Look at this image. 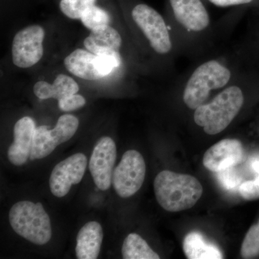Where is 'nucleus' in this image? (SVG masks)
<instances>
[{
    "label": "nucleus",
    "instance_id": "obj_21",
    "mask_svg": "<svg viewBox=\"0 0 259 259\" xmlns=\"http://www.w3.org/2000/svg\"><path fill=\"white\" fill-rule=\"evenodd\" d=\"M241 255L243 258H253L259 255V221L247 232L242 243Z\"/></svg>",
    "mask_w": 259,
    "mask_h": 259
},
{
    "label": "nucleus",
    "instance_id": "obj_23",
    "mask_svg": "<svg viewBox=\"0 0 259 259\" xmlns=\"http://www.w3.org/2000/svg\"><path fill=\"white\" fill-rule=\"evenodd\" d=\"M86 100L80 95H70L59 100V107L64 112L74 111L84 106Z\"/></svg>",
    "mask_w": 259,
    "mask_h": 259
},
{
    "label": "nucleus",
    "instance_id": "obj_14",
    "mask_svg": "<svg viewBox=\"0 0 259 259\" xmlns=\"http://www.w3.org/2000/svg\"><path fill=\"white\" fill-rule=\"evenodd\" d=\"M65 67L71 74L85 80H97L104 77L99 66L98 56L90 51L78 49L66 56Z\"/></svg>",
    "mask_w": 259,
    "mask_h": 259
},
{
    "label": "nucleus",
    "instance_id": "obj_18",
    "mask_svg": "<svg viewBox=\"0 0 259 259\" xmlns=\"http://www.w3.org/2000/svg\"><path fill=\"white\" fill-rule=\"evenodd\" d=\"M183 250L189 259H221L223 253L216 245L209 243L197 232H192L185 236Z\"/></svg>",
    "mask_w": 259,
    "mask_h": 259
},
{
    "label": "nucleus",
    "instance_id": "obj_26",
    "mask_svg": "<svg viewBox=\"0 0 259 259\" xmlns=\"http://www.w3.org/2000/svg\"><path fill=\"white\" fill-rule=\"evenodd\" d=\"M209 1L216 6L226 8V7L250 4L253 0H209Z\"/></svg>",
    "mask_w": 259,
    "mask_h": 259
},
{
    "label": "nucleus",
    "instance_id": "obj_4",
    "mask_svg": "<svg viewBox=\"0 0 259 259\" xmlns=\"http://www.w3.org/2000/svg\"><path fill=\"white\" fill-rule=\"evenodd\" d=\"M231 71L217 61L199 66L192 74L184 91L183 100L189 108L196 110L208 98L209 92L226 86Z\"/></svg>",
    "mask_w": 259,
    "mask_h": 259
},
{
    "label": "nucleus",
    "instance_id": "obj_13",
    "mask_svg": "<svg viewBox=\"0 0 259 259\" xmlns=\"http://www.w3.org/2000/svg\"><path fill=\"white\" fill-rule=\"evenodd\" d=\"M35 128V122L30 117H24L15 123L14 141L8 153L9 161L15 166H22L30 158Z\"/></svg>",
    "mask_w": 259,
    "mask_h": 259
},
{
    "label": "nucleus",
    "instance_id": "obj_1",
    "mask_svg": "<svg viewBox=\"0 0 259 259\" xmlns=\"http://www.w3.org/2000/svg\"><path fill=\"white\" fill-rule=\"evenodd\" d=\"M153 188L158 203L172 212L192 208L203 193V187L195 177L168 170L158 174Z\"/></svg>",
    "mask_w": 259,
    "mask_h": 259
},
{
    "label": "nucleus",
    "instance_id": "obj_2",
    "mask_svg": "<svg viewBox=\"0 0 259 259\" xmlns=\"http://www.w3.org/2000/svg\"><path fill=\"white\" fill-rule=\"evenodd\" d=\"M244 97L241 89L232 86L223 90L212 101L197 107L194 120L208 135L222 132L241 110Z\"/></svg>",
    "mask_w": 259,
    "mask_h": 259
},
{
    "label": "nucleus",
    "instance_id": "obj_12",
    "mask_svg": "<svg viewBox=\"0 0 259 259\" xmlns=\"http://www.w3.org/2000/svg\"><path fill=\"white\" fill-rule=\"evenodd\" d=\"M174 15L178 23L194 31L208 26L209 16L201 0H169Z\"/></svg>",
    "mask_w": 259,
    "mask_h": 259
},
{
    "label": "nucleus",
    "instance_id": "obj_5",
    "mask_svg": "<svg viewBox=\"0 0 259 259\" xmlns=\"http://www.w3.org/2000/svg\"><path fill=\"white\" fill-rule=\"evenodd\" d=\"M79 120L72 115L61 116L56 127L50 130L49 126L36 127L30 159H41L50 155L59 145L71 139L79 127Z\"/></svg>",
    "mask_w": 259,
    "mask_h": 259
},
{
    "label": "nucleus",
    "instance_id": "obj_22",
    "mask_svg": "<svg viewBox=\"0 0 259 259\" xmlns=\"http://www.w3.org/2000/svg\"><path fill=\"white\" fill-rule=\"evenodd\" d=\"M96 0H61V12L68 18L78 20L81 19L83 12L95 5Z\"/></svg>",
    "mask_w": 259,
    "mask_h": 259
},
{
    "label": "nucleus",
    "instance_id": "obj_6",
    "mask_svg": "<svg viewBox=\"0 0 259 259\" xmlns=\"http://www.w3.org/2000/svg\"><path fill=\"white\" fill-rule=\"evenodd\" d=\"M146 171L142 155L135 150L126 151L112 174V185L116 193L122 198L134 195L144 184Z\"/></svg>",
    "mask_w": 259,
    "mask_h": 259
},
{
    "label": "nucleus",
    "instance_id": "obj_10",
    "mask_svg": "<svg viewBox=\"0 0 259 259\" xmlns=\"http://www.w3.org/2000/svg\"><path fill=\"white\" fill-rule=\"evenodd\" d=\"M117 158V148L113 140L102 137L97 141L90 158V173L100 190L106 191L111 187L113 167Z\"/></svg>",
    "mask_w": 259,
    "mask_h": 259
},
{
    "label": "nucleus",
    "instance_id": "obj_16",
    "mask_svg": "<svg viewBox=\"0 0 259 259\" xmlns=\"http://www.w3.org/2000/svg\"><path fill=\"white\" fill-rule=\"evenodd\" d=\"M83 45L95 55H102L118 51L122 45V37L115 29L108 25H104L91 30L90 35L83 40Z\"/></svg>",
    "mask_w": 259,
    "mask_h": 259
},
{
    "label": "nucleus",
    "instance_id": "obj_3",
    "mask_svg": "<svg viewBox=\"0 0 259 259\" xmlns=\"http://www.w3.org/2000/svg\"><path fill=\"white\" fill-rule=\"evenodd\" d=\"M9 221L17 234L34 244H47L52 236L50 218L40 202H17L10 209Z\"/></svg>",
    "mask_w": 259,
    "mask_h": 259
},
{
    "label": "nucleus",
    "instance_id": "obj_15",
    "mask_svg": "<svg viewBox=\"0 0 259 259\" xmlns=\"http://www.w3.org/2000/svg\"><path fill=\"white\" fill-rule=\"evenodd\" d=\"M103 231L96 221L86 223L76 238V255L79 259H96L100 254Z\"/></svg>",
    "mask_w": 259,
    "mask_h": 259
},
{
    "label": "nucleus",
    "instance_id": "obj_24",
    "mask_svg": "<svg viewBox=\"0 0 259 259\" xmlns=\"http://www.w3.org/2000/svg\"><path fill=\"white\" fill-rule=\"evenodd\" d=\"M240 194L246 200L259 199V174L255 180L243 182L239 187Z\"/></svg>",
    "mask_w": 259,
    "mask_h": 259
},
{
    "label": "nucleus",
    "instance_id": "obj_11",
    "mask_svg": "<svg viewBox=\"0 0 259 259\" xmlns=\"http://www.w3.org/2000/svg\"><path fill=\"white\" fill-rule=\"evenodd\" d=\"M243 156L241 143L236 139L219 141L204 154L203 165L211 171H223L238 164Z\"/></svg>",
    "mask_w": 259,
    "mask_h": 259
},
{
    "label": "nucleus",
    "instance_id": "obj_9",
    "mask_svg": "<svg viewBox=\"0 0 259 259\" xmlns=\"http://www.w3.org/2000/svg\"><path fill=\"white\" fill-rule=\"evenodd\" d=\"M88 165V158L83 153H75L56 164L51 172L49 185L51 193L56 197H64L71 186L82 180Z\"/></svg>",
    "mask_w": 259,
    "mask_h": 259
},
{
    "label": "nucleus",
    "instance_id": "obj_7",
    "mask_svg": "<svg viewBox=\"0 0 259 259\" xmlns=\"http://www.w3.org/2000/svg\"><path fill=\"white\" fill-rule=\"evenodd\" d=\"M131 15L156 52H169L172 47L169 33L164 20L156 10L146 4H139L134 7Z\"/></svg>",
    "mask_w": 259,
    "mask_h": 259
},
{
    "label": "nucleus",
    "instance_id": "obj_17",
    "mask_svg": "<svg viewBox=\"0 0 259 259\" xmlns=\"http://www.w3.org/2000/svg\"><path fill=\"white\" fill-rule=\"evenodd\" d=\"M79 88L75 80L64 74H59L53 84L47 81H37L33 87V93L40 100L54 98L59 100L65 97L75 95Z\"/></svg>",
    "mask_w": 259,
    "mask_h": 259
},
{
    "label": "nucleus",
    "instance_id": "obj_25",
    "mask_svg": "<svg viewBox=\"0 0 259 259\" xmlns=\"http://www.w3.org/2000/svg\"><path fill=\"white\" fill-rule=\"evenodd\" d=\"M218 179L223 187L227 189H233L240 183L238 176H237L236 171L233 167L227 168L223 171H218Z\"/></svg>",
    "mask_w": 259,
    "mask_h": 259
},
{
    "label": "nucleus",
    "instance_id": "obj_8",
    "mask_svg": "<svg viewBox=\"0 0 259 259\" xmlns=\"http://www.w3.org/2000/svg\"><path fill=\"white\" fill-rule=\"evenodd\" d=\"M45 30L40 25H30L17 32L13 39L12 56L13 64L19 68L31 67L44 55Z\"/></svg>",
    "mask_w": 259,
    "mask_h": 259
},
{
    "label": "nucleus",
    "instance_id": "obj_19",
    "mask_svg": "<svg viewBox=\"0 0 259 259\" xmlns=\"http://www.w3.org/2000/svg\"><path fill=\"white\" fill-rule=\"evenodd\" d=\"M122 254L125 259H159L147 242L136 233H131L124 240Z\"/></svg>",
    "mask_w": 259,
    "mask_h": 259
},
{
    "label": "nucleus",
    "instance_id": "obj_20",
    "mask_svg": "<svg viewBox=\"0 0 259 259\" xmlns=\"http://www.w3.org/2000/svg\"><path fill=\"white\" fill-rule=\"evenodd\" d=\"M80 20L87 28L93 30L99 27L108 25L110 18L105 10L93 5L83 12Z\"/></svg>",
    "mask_w": 259,
    "mask_h": 259
},
{
    "label": "nucleus",
    "instance_id": "obj_27",
    "mask_svg": "<svg viewBox=\"0 0 259 259\" xmlns=\"http://www.w3.org/2000/svg\"><path fill=\"white\" fill-rule=\"evenodd\" d=\"M253 168L259 174V162H255L253 163Z\"/></svg>",
    "mask_w": 259,
    "mask_h": 259
}]
</instances>
